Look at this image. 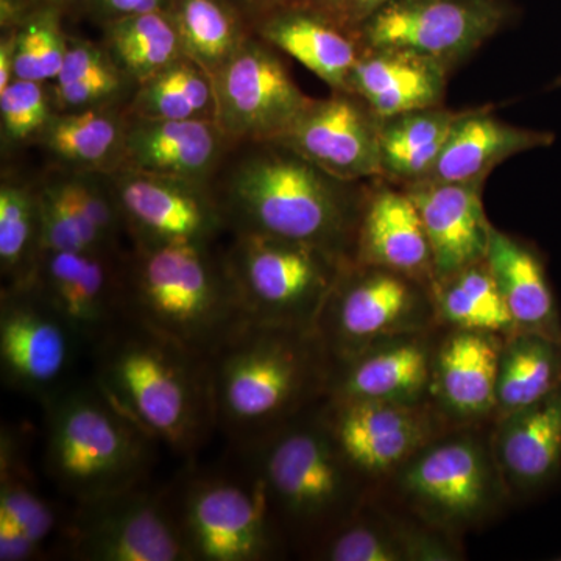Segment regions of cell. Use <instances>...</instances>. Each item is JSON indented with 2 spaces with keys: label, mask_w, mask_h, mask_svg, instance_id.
<instances>
[{
  "label": "cell",
  "mask_w": 561,
  "mask_h": 561,
  "mask_svg": "<svg viewBox=\"0 0 561 561\" xmlns=\"http://www.w3.org/2000/svg\"><path fill=\"white\" fill-rule=\"evenodd\" d=\"M192 463V461H191ZM173 511L190 561H268L284 537L261 479L239 470H190L171 482Z\"/></svg>",
  "instance_id": "obj_7"
},
{
  "label": "cell",
  "mask_w": 561,
  "mask_h": 561,
  "mask_svg": "<svg viewBox=\"0 0 561 561\" xmlns=\"http://www.w3.org/2000/svg\"><path fill=\"white\" fill-rule=\"evenodd\" d=\"M463 114L432 106L379 119L383 175L412 183L426 179Z\"/></svg>",
  "instance_id": "obj_30"
},
{
  "label": "cell",
  "mask_w": 561,
  "mask_h": 561,
  "mask_svg": "<svg viewBox=\"0 0 561 561\" xmlns=\"http://www.w3.org/2000/svg\"><path fill=\"white\" fill-rule=\"evenodd\" d=\"M423 319V298L416 280L386 268L350 264L316 327L334 364L381 339L409 334Z\"/></svg>",
  "instance_id": "obj_12"
},
{
  "label": "cell",
  "mask_w": 561,
  "mask_h": 561,
  "mask_svg": "<svg viewBox=\"0 0 561 561\" xmlns=\"http://www.w3.org/2000/svg\"><path fill=\"white\" fill-rule=\"evenodd\" d=\"M125 79L127 77L117 68L102 70L69 83L55 84V99L66 111L98 108L119 94Z\"/></svg>",
  "instance_id": "obj_40"
},
{
  "label": "cell",
  "mask_w": 561,
  "mask_h": 561,
  "mask_svg": "<svg viewBox=\"0 0 561 561\" xmlns=\"http://www.w3.org/2000/svg\"><path fill=\"white\" fill-rule=\"evenodd\" d=\"M297 2V0H261L260 9H257V13L254 14V18L257 14L264 13V11L276 9V7L287 5V3Z\"/></svg>",
  "instance_id": "obj_47"
},
{
  "label": "cell",
  "mask_w": 561,
  "mask_h": 561,
  "mask_svg": "<svg viewBox=\"0 0 561 561\" xmlns=\"http://www.w3.org/2000/svg\"><path fill=\"white\" fill-rule=\"evenodd\" d=\"M16 430L0 432V561H35L61 557L69 507L41 489Z\"/></svg>",
  "instance_id": "obj_19"
},
{
  "label": "cell",
  "mask_w": 561,
  "mask_h": 561,
  "mask_svg": "<svg viewBox=\"0 0 561 561\" xmlns=\"http://www.w3.org/2000/svg\"><path fill=\"white\" fill-rule=\"evenodd\" d=\"M213 242L135 245L122 257V312L208 359L243 320L224 253Z\"/></svg>",
  "instance_id": "obj_4"
},
{
  "label": "cell",
  "mask_w": 561,
  "mask_h": 561,
  "mask_svg": "<svg viewBox=\"0 0 561 561\" xmlns=\"http://www.w3.org/2000/svg\"><path fill=\"white\" fill-rule=\"evenodd\" d=\"M130 116L144 119H216V91L208 73L183 57L138 84Z\"/></svg>",
  "instance_id": "obj_37"
},
{
  "label": "cell",
  "mask_w": 561,
  "mask_h": 561,
  "mask_svg": "<svg viewBox=\"0 0 561 561\" xmlns=\"http://www.w3.org/2000/svg\"><path fill=\"white\" fill-rule=\"evenodd\" d=\"M43 81L14 79L0 91V124L3 140L22 142L41 136L51 116L50 102Z\"/></svg>",
  "instance_id": "obj_39"
},
{
  "label": "cell",
  "mask_w": 561,
  "mask_h": 561,
  "mask_svg": "<svg viewBox=\"0 0 561 561\" xmlns=\"http://www.w3.org/2000/svg\"><path fill=\"white\" fill-rule=\"evenodd\" d=\"M448 68L402 50H364L351 70L346 91L357 95L378 119L440 106Z\"/></svg>",
  "instance_id": "obj_26"
},
{
  "label": "cell",
  "mask_w": 561,
  "mask_h": 561,
  "mask_svg": "<svg viewBox=\"0 0 561 561\" xmlns=\"http://www.w3.org/2000/svg\"><path fill=\"white\" fill-rule=\"evenodd\" d=\"M41 404L43 470L70 504L150 481L158 443L122 413L94 379L68 383Z\"/></svg>",
  "instance_id": "obj_5"
},
{
  "label": "cell",
  "mask_w": 561,
  "mask_h": 561,
  "mask_svg": "<svg viewBox=\"0 0 561 561\" xmlns=\"http://www.w3.org/2000/svg\"><path fill=\"white\" fill-rule=\"evenodd\" d=\"M275 142L343 183L383 175L379 119L348 91L312 101Z\"/></svg>",
  "instance_id": "obj_17"
},
{
  "label": "cell",
  "mask_w": 561,
  "mask_h": 561,
  "mask_svg": "<svg viewBox=\"0 0 561 561\" xmlns=\"http://www.w3.org/2000/svg\"><path fill=\"white\" fill-rule=\"evenodd\" d=\"M38 194L20 184L0 187V268L5 287L28 286L43 257Z\"/></svg>",
  "instance_id": "obj_38"
},
{
  "label": "cell",
  "mask_w": 561,
  "mask_h": 561,
  "mask_svg": "<svg viewBox=\"0 0 561 561\" xmlns=\"http://www.w3.org/2000/svg\"><path fill=\"white\" fill-rule=\"evenodd\" d=\"M81 342L68 321L32 284L3 287L0 297V376L7 389L46 401L62 387Z\"/></svg>",
  "instance_id": "obj_13"
},
{
  "label": "cell",
  "mask_w": 561,
  "mask_h": 561,
  "mask_svg": "<svg viewBox=\"0 0 561 561\" xmlns=\"http://www.w3.org/2000/svg\"><path fill=\"white\" fill-rule=\"evenodd\" d=\"M394 474L412 511L446 531L481 524L507 490L493 448L471 434L434 438Z\"/></svg>",
  "instance_id": "obj_10"
},
{
  "label": "cell",
  "mask_w": 561,
  "mask_h": 561,
  "mask_svg": "<svg viewBox=\"0 0 561 561\" xmlns=\"http://www.w3.org/2000/svg\"><path fill=\"white\" fill-rule=\"evenodd\" d=\"M485 261L516 330L561 343L560 313L540 256L526 243L491 228Z\"/></svg>",
  "instance_id": "obj_29"
},
{
  "label": "cell",
  "mask_w": 561,
  "mask_h": 561,
  "mask_svg": "<svg viewBox=\"0 0 561 561\" xmlns=\"http://www.w3.org/2000/svg\"><path fill=\"white\" fill-rule=\"evenodd\" d=\"M273 50L260 36L250 35L213 79L216 121L230 140L279 139L313 101Z\"/></svg>",
  "instance_id": "obj_14"
},
{
  "label": "cell",
  "mask_w": 561,
  "mask_h": 561,
  "mask_svg": "<svg viewBox=\"0 0 561 561\" xmlns=\"http://www.w3.org/2000/svg\"><path fill=\"white\" fill-rule=\"evenodd\" d=\"M516 14L512 0H389L357 28L364 50H402L451 68Z\"/></svg>",
  "instance_id": "obj_11"
},
{
  "label": "cell",
  "mask_w": 561,
  "mask_h": 561,
  "mask_svg": "<svg viewBox=\"0 0 561 561\" xmlns=\"http://www.w3.org/2000/svg\"><path fill=\"white\" fill-rule=\"evenodd\" d=\"M482 184L420 180L409 186L430 241L435 279L485 261L493 227L483 210Z\"/></svg>",
  "instance_id": "obj_21"
},
{
  "label": "cell",
  "mask_w": 561,
  "mask_h": 561,
  "mask_svg": "<svg viewBox=\"0 0 561 561\" xmlns=\"http://www.w3.org/2000/svg\"><path fill=\"white\" fill-rule=\"evenodd\" d=\"M168 11L184 57L197 62L210 80L250 36V20L232 0H171Z\"/></svg>",
  "instance_id": "obj_32"
},
{
  "label": "cell",
  "mask_w": 561,
  "mask_h": 561,
  "mask_svg": "<svg viewBox=\"0 0 561 561\" xmlns=\"http://www.w3.org/2000/svg\"><path fill=\"white\" fill-rule=\"evenodd\" d=\"M61 559L73 561H190L181 540L171 483L131 489L70 504Z\"/></svg>",
  "instance_id": "obj_9"
},
{
  "label": "cell",
  "mask_w": 561,
  "mask_h": 561,
  "mask_svg": "<svg viewBox=\"0 0 561 561\" xmlns=\"http://www.w3.org/2000/svg\"><path fill=\"white\" fill-rule=\"evenodd\" d=\"M432 354L408 335L375 343L348 359L334 362L328 398L420 402L432 389Z\"/></svg>",
  "instance_id": "obj_22"
},
{
  "label": "cell",
  "mask_w": 561,
  "mask_h": 561,
  "mask_svg": "<svg viewBox=\"0 0 561 561\" xmlns=\"http://www.w3.org/2000/svg\"><path fill=\"white\" fill-rule=\"evenodd\" d=\"M217 431L236 451L327 400L332 359L317 327L243 320L209 354Z\"/></svg>",
  "instance_id": "obj_1"
},
{
  "label": "cell",
  "mask_w": 561,
  "mask_h": 561,
  "mask_svg": "<svg viewBox=\"0 0 561 561\" xmlns=\"http://www.w3.org/2000/svg\"><path fill=\"white\" fill-rule=\"evenodd\" d=\"M111 197L135 245L214 242L227 230L213 194L190 181L119 169Z\"/></svg>",
  "instance_id": "obj_16"
},
{
  "label": "cell",
  "mask_w": 561,
  "mask_h": 561,
  "mask_svg": "<svg viewBox=\"0 0 561 561\" xmlns=\"http://www.w3.org/2000/svg\"><path fill=\"white\" fill-rule=\"evenodd\" d=\"M502 346L496 335L456 330L432 359V389L446 412L476 420L496 411Z\"/></svg>",
  "instance_id": "obj_28"
},
{
  "label": "cell",
  "mask_w": 561,
  "mask_h": 561,
  "mask_svg": "<svg viewBox=\"0 0 561 561\" xmlns=\"http://www.w3.org/2000/svg\"><path fill=\"white\" fill-rule=\"evenodd\" d=\"M127 119L106 106L51 116L41 133L44 146L58 160L88 171H119Z\"/></svg>",
  "instance_id": "obj_34"
},
{
  "label": "cell",
  "mask_w": 561,
  "mask_h": 561,
  "mask_svg": "<svg viewBox=\"0 0 561 561\" xmlns=\"http://www.w3.org/2000/svg\"><path fill=\"white\" fill-rule=\"evenodd\" d=\"M491 448L505 486L531 493L549 485L561 470V387L501 416Z\"/></svg>",
  "instance_id": "obj_24"
},
{
  "label": "cell",
  "mask_w": 561,
  "mask_h": 561,
  "mask_svg": "<svg viewBox=\"0 0 561 561\" xmlns=\"http://www.w3.org/2000/svg\"><path fill=\"white\" fill-rule=\"evenodd\" d=\"M219 192L227 230L306 243L345 257L357 232L343 181L275 140L247 142Z\"/></svg>",
  "instance_id": "obj_3"
},
{
  "label": "cell",
  "mask_w": 561,
  "mask_h": 561,
  "mask_svg": "<svg viewBox=\"0 0 561 561\" xmlns=\"http://www.w3.org/2000/svg\"><path fill=\"white\" fill-rule=\"evenodd\" d=\"M94 381L158 445L194 460L217 431L208 362L122 316L91 346Z\"/></svg>",
  "instance_id": "obj_2"
},
{
  "label": "cell",
  "mask_w": 561,
  "mask_h": 561,
  "mask_svg": "<svg viewBox=\"0 0 561 561\" xmlns=\"http://www.w3.org/2000/svg\"><path fill=\"white\" fill-rule=\"evenodd\" d=\"M553 88H561V77L559 80L553 81Z\"/></svg>",
  "instance_id": "obj_48"
},
{
  "label": "cell",
  "mask_w": 561,
  "mask_h": 561,
  "mask_svg": "<svg viewBox=\"0 0 561 561\" xmlns=\"http://www.w3.org/2000/svg\"><path fill=\"white\" fill-rule=\"evenodd\" d=\"M117 68L105 50V47L95 46L83 39H69L66 47L65 60L60 73L55 79V84L69 83L81 77L91 76V73L102 72Z\"/></svg>",
  "instance_id": "obj_41"
},
{
  "label": "cell",
  "mask_w": 561,
  "mask_h": 561,
  "mask_svg": "<svg viewBox=\"0 0 561 561\" xmlns=\"http://www.w3.org/2000/svg\"><path fill=\"white\" fill-rule=\"evenodd\" d=\"M232 2H234L251 21L253 20L254 14L257 13V9H260L261 0H232Z\"/></svg>",
  "instance_id": "obj_46"
},
{
  "label": "cell",
  "mask_w": 561,
  "mask_h": 561,
  "mask_svg": "<svg viewBox=\"0 0 561 561\" xmlns=\"http://www.w3.org/2000/svg\"><path fill=\"white\" fill-rule=\"evenodd\" d=\"M316 559L328 561L453 560L442 542L408 534L357 508L346 522L312 549Z\"/></svg>",
  "instance_id": "obj_31"
},
{
  "label": "cell",
  "mask_w": 561,
  "mask_h": 561,
  "mask_svg": "<svg viewBox=\"0 0 561 561\" xmlns=\"http://www.w3.org/2000/svg\"><path fill=\"white\" fill-rule=\"evenodd\" d=\"M33 9H51L62 13L73 9V7L87 5L88 0H27Z\"/></svg>",
  "instance_id": "obj_45"
},
{
  "label": "cell",
  "mask_w": 561,
  "mask_h": 561,
  "mask_svg": "<svg viewBox=\"0 0 561 561\" xmlns=\"http://www.w3.org/2000/svg\"><path fill=\"white\" fill-rule=\"evenodd\" d=\"M216 119H127L121 169L205 186L228 142Z\"/></svg>",
  "instance_id": "obj_20"
},
{
  "label": "cell",
  "mask_w": 561,
  "mask_h": 561,
  "mask_svg": "<svg viewBox=\"0 0 561 561\" xmlns=\"http://www.w3.org/2000/svg\"><path fill=\"white\" fill-rule=\"evenodd\" d=\"M320 413L339 451L360 481L394 474L427 443L443 435L440 419L421 401L327 398Z\"/></svg>",
  "instance_id": "obj_15"
},
{
  "label": "cell",
  "mask_w": 561,
  "mask_h": 561,
  "mask_svg": "<svg viewBox=\"0 0 561 561\" xmlns=\"http://www.w3.org/2000/svg\"><path fill=\"white\" fill-rule=\"evenodd\" d=\"M389 0H297L356 36L357 28Z\"/></svg>",
  "instance_id": "obj_42"
},
{
  "label": "cell",
  "mask_w": 561,
  "mask_h": 561,
  "mask_svg": "<svg viewBox=\"0 0 561 561\" xmlns=\"http://www.w3.org/2000/svg\"><path fill=\"white\" fill-rule=\"evenodd\" d=\"M356 243L357 264L434 283L430 241L408 192H376L362 213Z\"/></svg>",
  "instance_id": "obj_25"
},
{
  "label": "cell",
  "mask_w": 561,
  "mask_h": 561,
  "mask_svg": "<svg viewBox=\"0 0 561 561\" xmlns=\"http://www.w3.org/2000/svg\"><path fill=\"white\" fill-rule=\"evenodd\" d=\"M14 31H7L0 43V91L7 90L14 80Z\"/></svg>",
  "instance_id": "obj_44"
},
{
  "label": "cell",
  "mask_w": 561,
  "mask_h": 561,
  "mask_svg": "<svg viewBox=\"0 0 561 561\" xmlns=\"http://www.w3.org/2000/svg\"><path fill=\"white\" fill-rule=\"evenodd\" d=\"M559 560L561 561V557H559Z\"/></svg>",
  "instance_id": "obj_49"
},
{
  "label": "cell",
  "mask_w": 561,
  "mask_h": 561,
  "mask_svg": "<svg viewBox=\"0 0 561 561\" xmlns=\"http://www.w3.org/2000/svg\"><path fill=\"white\" fill-rule=\"evenodd\" d=\"M103 47L117 69L138 84L184 57L168 10L105 22Z\"/></svg>",
  "instance_id": "obj_36"
},
{
  "label": "cell",
  "mask_w": 561,
  "mask_h": 561,
  "mask_svg": "<svg viewBox=\"0 0 561 561\" xmlns=\"http://www.w3.org/2000/svg\"><path fill=\"white\" fill-rule=\"evenodd\" d=\"M435 309L456 330L515 334V321L486 261L435 279Z\"/></svg>",
  "instance_id": "obj_35"
},
{
  "label": "cell",
  "mask_w": 561,
  "mask_h": 561,
  "mask_svg": "<svg viewBox=\"0 0 561 561\" xmlns=\"http://www.w3.org/2000/svg\"><path fill=\"white\" fill-rule=\"evenodd\" d=\"M561 387V343L515 332L501 348L496 412L501 416L541 401Z\"/></svg>",
  "instance_id": "obj_33"
},
{
  "label": "cell",
  "mask_w": 561,
  "mask_h": 561,
  "mask_svg": "<svg viewBox=\"0 0 561 561\" xmlns=\"http://www.w3.org/2000/svg\"><path fill=\"white\" fill-rule=\"evenodd\" d=\"M31 284L84 345L101 341L124 316L119 253L44 251Z\"/></svg>",
  "instance_id": "obj_18"
},
{
  "label": "cell",
  "mask_w": 561,
  "mask_h": 561,
  "mask_svg": "<svg viewBox=\"0 0 561 561\" xmlns=\"http://www.w3.org/2000/svg\"><path fill=\"white\" fill-rule=\"evenodd\" d=\"M556 136L505 124L485 110L465 111L424 180L483 183L494 168L524 151L549 147Z\"/></svg>",
  "instance_id": "obj_27"
},
{
  "label": "cell",
  "mask_w": 561,
  "mask_h": 561,
  "mask_svg": "<svg viewBox=\"0 0 561 561\" xmlns=\"http://www.w3.org/2000/svg\"><path fill=\"white\" fill-rule=\"evenodd\" d=\"M171 0H88L87 7L103 24L121 18L168 10Z\"/></svg>",
  "instance_id": "obj_43"
},
{
  "label": "cell",
  "mask_w": 561,
  "mask_h": 561,
  "mask_svg": "<svg viewBox=\"0 0 561 561\" xmlns=\"http://www.w3.org/2000/svg\"><path fill=\"white\" fill-rule=\"evenodd\" d=\"M260 38L316 73L334 91H346L362 55L359 41L302 3L264 11L250 21Z\"/></svg>",
  "instance_id": "obj_23"
},
{
  "label": "cell",
  "mask_w": 561,
  "mask_h": 561,
  "mask_svg": "<svg viewBox=\"0 0 561 561\" xmlns=\"http://www.w3.org/2000/svg\"><path fill=\"white\" fill-rule=\"evenodd\" d=\"M256 472L283 537L311 551L359 508V481L319 411L239 449Z\"/></svg>",
  "instance_id": "obj_6"
},
{
  "label": "cell",
  "mask_w": 561,
  "mask_h": 561,
  "mask_svg": "<svg viewBox=\"0 0 561 561\" xmlns=\"http://www.w3.org/2000/svg\"><path fill=\"white\" fill-rule=\"evenodd\" d=\"M224 254L249 319L300 327H316L350 265L317 247L250 232H234Z\"/></svg>",
  "instance_id": "obj_8"
}]
</instances>
